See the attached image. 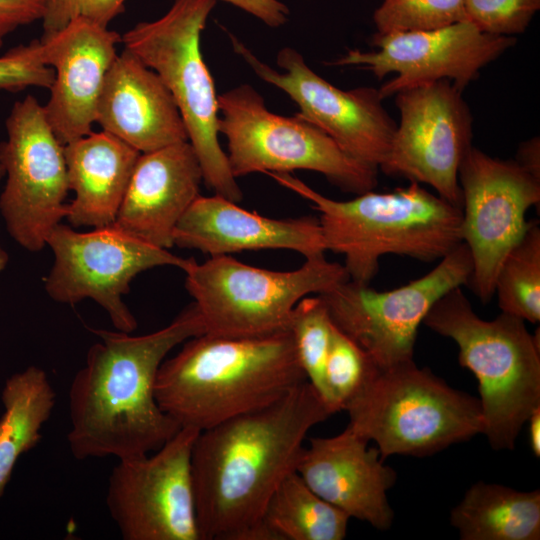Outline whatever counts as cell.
<instances>
[{
    "label": "cell",
    "mask_w": 540,
    "mask_h": 540,
    "mask_svg": "<svg viewBox=\"0 0 540 540\" xmlns=\"http://www.w3.org/2000/svg\"><path fill=\"white\" fill-rule=\"evenodd\" d=\"M334 412L304 381L284 397L200 431L191 466L200 540H272L267 504L309 430Z\"/></svg>",
    "instance_id": "obj_1"
},
{
    "label": "cell",
    "mask_w": 540,
    "mask_h": 540,
    "mask_svg": "<svg viewBox=\"0 0 540 540\" xmlns=\"http://www.w3.org/2000/svg\"><path fill=\"white\" fill-rule=\"evenodd\" d=\"M93 332L100 340L89 348L68 393L72 455L120 460L156 451L181 429L156 401L157 373L173 348L206 333L196 305L149 334Z\"/></svg>",
    "instance_id": "obj_2"
},
{
    "label": "cell",
    "mask_w": 540,
    "mask_h": 540,
    "mask_svg": "<svg viewBox=\"0 0 540 540\" xmlns=\"http://www.w3.org/2000/svg\"><path fill=\"white\" fill-rule=\"evenodd\" d=\"M157 373L155 398L180 427L203 431L273 404L307 381L289 329L189 338Z\"/></svg>",
    "instance_id": "obj_3"
},
{
    "label": "cell",
    "mask_w": 540,
    "mask_h": 540,
    "mask_svg": "<svg viewBox=\"0 0 540 540\" xmlns=\"http://www.w3.org/2000/svg\"><path fill=\"white\" fill-rule=\"evenodd\" d=\"M312 203L326 251L344 256L349 280L369 284L388 254L440 260L462 242L461 208L410 182L390 192L373 190L346 201L328 198L290 173H266Z\"/></svg>",
    "instance_id": "obj_4"
},
{
    "label": "cell",
    "mask_w": 540,
    "mask_h": 540,
    "mask_svg": "<svg viewBox=\"0 0 540 540\" xmlns=\"http://www.w3.org/2000/svg\"><path fill=\"white\" fill-rule=\"evenodd\" d=\"M423 324L459 347V363L477 378L484 431L495 450H512L534 409L540 407L539 329L501 312L481 319L461 287L442 296Z\"/></svg>",
    "instance_id": "obj_5"
},
{
    "label": "cell",
    "mask_w": 540,
    "mask_h": 540,
    "mask_svg": "<svg viewBox=\"0 0 540 540\" xmlns=\"http://www.w3.org/2000/svg\"><path fill=\"white\" fill-rule=\"evenodd\" d=\"M348 426L377 444L381 459L428 456L484 431L479 399L414 360L374 367L344 409Z\"/></svg>",
    "instance_id": "obj_6"
},
{
    "label": "cell",
    "mask_w": 540,
    "mask_h": 540,
    "mask_svg": "<svg viewBox=\"0 0 540 540\" xmlns=\"http://www.w3.org/2000/svg\"><path fill=\"white\" fill-rule=\"evenodd\" d=\"M215 5L216 0H174L160 18L139 22L121 35V43L168 88L208 188L238 203L243 194L219 143L218 95L200 45Z\"/></svg>",
    "instance_id": "obj_7"
},
{
    "label": "cell",
    "mask_w": 540,
    "mask_h": 540,
    "mask_svg": "<svg viewBox=\"0 0 540 540\" xmlns=\"http://www.w3.org/2000/svg\"><path fill=\"white\" fill-rule=\"evenodd\" d=\"M218 106V130L226 138V155L235 178L257 172L310 170L356 195L377 186L378 168L348 154L299 113L282 116L269 111L251 85L242 84L219 95Z\"/></svg>",
    "instance_id": "obj_8"
},
{
    "label": "cell",
    "mask_w": 540,
    "mask_h": 540,
    "mask_svg": "<svg viewBox=\"0 0 540 540\" xmlns=\"http://www.w3.org/2000/svg\"><path fill=\"white\" fill-rule=\"evenodd\" d=\"M185 288L194 299L206 333L255 336L289 329L296 304L349 280L344 266L324 256L290 271L244 264L231 255L191 258Z\"/></svg>",
    "instance_id": "obj_9"
},
{
    "label": "cell",
    "mask_w": 540,
    "mask_h": 540,
    "mask_svg": "<svg viewBox=\"0 0 540 540\" xmlns=\"http://www.w3.org/2000/svg\"><path fill=\"white\" fill-rule=\"evenodd\" d=\"M473 269L461 242L427 274L389 291L347 280L320 295L337 328L379 368L413 360L419 326L432 306L456 287L468 285Z\"/></svg>",
    "instance_id": "obj_10"
},
{
    "label": "cell",
    "mask_w": 540,
    "mask_h": 540,
    "mask_svg": "<svg viewBox=\"0 0 540 540\" xmlns=\"http://www.w3.org/2000/svg\"><path fill=\"white\" fill-rule=\"evenodd\" d=\"M54 262L44 289L54 301L73 305L92 299L108 314L116 330L132 333L137 321L123 300L141 272L174 266L184 270L182 258L131 236L113 225L80 232L62 222L46 239Z\"/></svg>",
    "instance_id": "obj_11"
},
{
    "label": "cell",
    "mask_w": 540,
    "mask_h": 540,
    "mask_svg": "<svg viewBox=\"0 0 540 540\" xmlns=\"http://www.w3.org/2000/svg\"><path fill=\"white\" fill-rule=\"evenodd\" d=\"M5 124L0 162L7 179L0 213L11 238L25 250L38 252L66 217L64 144L52 130L44 106L32 95L14 103Z\"/></svg>",
    "instance_id": "obj_12"
},
{
    "label": "cell",
    "mask_w": 540,
    "mask_h": 540,
    "mask_svg": "<svg viewBox=\"0 0 540 540\" xmlns=\"http://www.w3.org/2000/svg\"><path fill=\"white\" fill-rule=\"evenodd\" d=\"M199 432L181 427L152 455L118 460L106 505L124 540H200L191 466Z\"/></svg>",
    "instance_id": "obj_13"
},
{
    "label": "cell",
    "mask_w": 540,
    "mask_h": 540,
    "mask_svg": "<svg viewBox=\"0 0 540 540\" xmlns=\"http://www.w3.org/2000/svg\"><path fill=\"white\" fill-rule=\"evenodd\" d=\"M462 193V242L473 269L468 285L488 303L499 267L524 235L526 212L540 203V179L515 160L491 157L471 146L458 171Z\"/></svg>",
    "instance_id": "obj_14"
},
{
    "label": "cell",
    "mask_w": 540,
    "mask_h": 540,
    "mask_svg": "<svg viewBox=\"0 0 540 540\" xmlns=\"http://www.w3.org/2000/svg\"><path fill=\"white\" fill-rule=\"evenodd\" d=\"M400 123L385 162V174L424 183L462 207L460 164L472 146V115L462 90L441 79L399 91Z\"/></svg>",
    "instance_id": "obj_15"
},
{
    "label": "cell",
    "mask_w": 540,
    "mask_h": 540,
    "mask_svg": "<svg viewBox=\"0 0 540 540\" xmlns=\"http://www.w3.org/2000/svg\"><path fill=\"white\" fill-rule=\"evenodd\" d=\"M230 39L234 51L260 79L285 92L297 104L302 117L348 154L375 168L385 162L397 124L382 105L378 89H339L315 73L291 47L278 51L276 63L283 71H277L233 35Z\"/></svg>",
    "instance_id": "obj_16"
},
{
    "label": "cell",
    "mask_w": 540,
    "mask_h": 540,
    "mask_svg": "<svg viewBox=\"0 0 540 540\" xmlns=\"http://www.w3.org/2000/svg\"><path fill=\"white\" fill-rule=\"evenodd\" d=\"M372 43L377 51L349 50L331 64L365 69L378 79L396 73L378 89L384 99L441 79L463 91L484 66L514 46L516 38L485 33L465 21L432 31L376 33Z\"/></svg>",
    "instance_id": "obj_17"
},
{
    "label": "cell",
    "mask_w": 540,
    "mask_h": 540,
    "mask_svg": "<svg viewBox=\"0 0 540 540\" xmlns=\"http://www.w3.org/2000/svg\"><path fill=\"white\" fill-rule=\"evenodd\" d=\"M43 61L54 80L44 105L47 120L62 144L92 132L106 74L117 56L121 35L78 18L41 37Z\"/></svg>",
    "instance_id": "obj_18"
},
{
    "label": "cell",
    "mask_w": 540,
    "mask_h": 540,
    "mask_svg": "<svg viewBox=\"0 0 540 540\" xmlns=\"http://www.w3.org/2000/svg\"><path fill=\"white\" fill-rule=\"evenodd\" d=\"M368 442L348 425L336 436L311 438L296 472L314 493L350 518L386 530L394 518L387 491L396 472Z\"/></svg>",
    "instance_id": "obj_19"
},
{
    "label": "cell",
    "mask_w": 540,
    "mask_h": 540,
    "mask_svg": "<svg viewBox=\"0 0 540 540\" xmlns=\"http://www.w3.org/2000/svg\"><path fill=\"white\" fill-rule=\"evenodd\" d=\"M202 181L189 141L140 153L113 226L154 246L173 247V232L200 196Z\"/></svg>",
    "instance_id": "obj_20"
},
{
    "label": "cell",
    "mask_w": 540,
    "mask_h": 540,
    "mask_svg": "<svg viewBox=\"0 0 540 540\" xmlns=\"http://www.w3.org/2000/svg\"><path fill=\"white\" fill-rule=\"evenodd\" d=\"M173 244L210 256L285 249L308 259L326 252L318 218H268L216 194L200 195L191 204L173 232Z\"/></svg>",
    "instance_id": "obj_21"
},
{
    "label": "cell",
    "mask_w": 540,
    "mask_h": 540,
    "mask_svg": "<svg viewBox=\"0 0 540 540\" xmlns=\"http://www.w3.org/2000/svg\"><path fill=\"white\" fill-rule=\"evenodd\" d=\"M96 123L140 153L188 141L183 119L162 79L125 48L106 74Z\"/></svg>",
    "instance_id": "obj_22"
},
{
    "label": "cell",
    "mask_w": 540,
    "mask_h": 540,
    "mask_svg": "<svg viewBox=\"0 0 540 540\" xmlns=\"http://www.w3.org/2000/svg\"><path fill=\"white\" fill-rule=\"evenodd\" d=\"M69 191L65 219L74 227L113 225L140 152L106 131L64 145Z\"/></svg>",
    "instance_id": "obj_23"
},
{
    "label": "cell",
    "mask_w": 540,
    "mask_h": 540,
    "mask_svg": "<svg viewBox=\"0 0 540 540\" xmlns=\"http://www.w3.org/2000/svg\"><path fill=\"white\" fill-rule=\"evenodd\" d=\"M462 540H539L540 490L479 481L450 514Z\"/></svg>",
    "instance_id": "obj_24"
},
{
    "label": "cell",
    "mask_w": 540,
    "mask_h": 540,
    "mask_svg": "<svg viewBox=\"0 0 540 540\" xmlns=\"http://www.w3.org/2000/svg\"><path fill=\"white\" fill-rule=\"evenodd\" d=\"M0 498L20 456L41 439V428L50 418L56 393L46 372L29 366L11 375L1 392Z\"/></svg>",
    "instance_id": "obj_25"
},
{
    "label": "cell",
    "mask_w": 540,
    "mask_h": 540,
    "mask_svg": "<svg viewBox=\"0 0 540 540\" xmlns=\"http://www.w3.org/2000/svg\"><path fill=\"white\" fill-rule=\"evenodd\" d=\"M350 517L290 473L271 496L264 523L272 540H342Z\"/></svg>",
    "instance_id": "obj_26"
},
{
    "label": "cell",
    "mask_w": 540,
    "mask_h": 540,
    "mask_svg": "<svg viewBox=\"0 0 540 540\" xmlns=\"http://www.w3.org/2000/svg\"><path fill=\"white\" fill-rule=\"evenodd\" d=\"M494 295L502 312L540 321V227L530 220L518 243L508 252L496 275Z\"/></svg>",
    "instance_id": "obj_27"
},
{
    "label": "cell",
    "mask_w": 540,
    "mask_h": 540,
    "mask_svg": "<svg viewBox=\"0 0 540 540\" xmlns=\"http://www.w3.org/2000/svg\"><path fill=\"white\" fill-rule=\"evenodd\" d=\"M333 327L327 305L320 295L302 298L294 307L289 323L299 363L307 381L322 398Z\"/></svg>",
    "instance_id": "obj_28"
},
{
    "label": "cell",
    "mask_w": 540,
    "mask_h": 540,
    "mask_svg": "<svg viewBox=\"0 0 540 540\" xmlns=\"http://www.w3.org/2000/svg\"><path fill=\"white\" fill-rule=\"evenodd\" d=\"M377 33L432 31L468 21L464 0H383L375 10Z\"/></svg>",
    "instance_id": "obj_29"
},
{
    "label": "cell",
    "mask_w": 540,
    "mask_h": 540,
    "mask_svg": "<svg viewBox=\"0 0 540 540\" xmlns=\"http://www.w3.org/2000/svg\"><path fill=\"white\" fill-rule=\"evenodd\" d=\"M375 366L369 355L334 324L324 369L323 396L334 413L344 409Z\"/></svg>",
    "instance_id": "obj_30"
},
{
    "label": "cell",
    "mask_w": 540,
    "mask_h": 540,
    "mask_svg": "<svg viewBox=\"0 0 540 540\" xmlns=\"http://www.w3.org/2000/svg\"><path fill=\"white\" fill-rule=\"evenodd\" d=\"M468 21L480 31L512 36L522 33L540 8V0H464Z\"/></svg>",
    "instance_id": "obj_31"
},
{
    "label": "cell",
    "mask_w": 540,
    "mask_h": 540,
    "mask_svg": "<svg viewBox=\"0 0 540 540\" xmlns=\"http://www.w3.org/2000/svg\"><path fill=\"white\" fill-rule=\"evenodd\" d=\"M53 80L54 70L43 61L40 39L17 45L0 56V90L49 89Z\"/></svg>",
    "instance_id": "obj_32"
},
{
    "label": "cell",
    "mask_w": 540,
    "mask_h": 540,
    "mask_svg": "<svg viewBox=\"0 0 540 540\" xmlns=\"http://www.w3.org/2000/svg\"><path fill=\"white\" fill-rule=\"evenodd\" d=\"M127 0H44L43 34L47 37L82 18L102 27L125 11Z\"/></svg>",
    "instance_id": "obj_33"
},
{
    "label": "cell",
    "mask_w": 540,
    "mask_h": 540,
    "mask_svg": "<svg viewBox=\"0 0 540 540\" xmlns=\"http://www.w3.org/2000/svg\"><path fill=\"white\" fill-rule=\"evenodd\" d=\"M44 0H0V48L17 28L42 20Z\"/></svg>",
    "instance_id": "obj_34"
},
{
    "label": "cell",
    "mask_w": 540,
    "mask_h": 540,
    "mask_svg": "<svg viewBox=\"0 0 540 540\" xmlns=\"http://www.w3.org/2000/svg\"><path fill=\"white\" fill-rule=\"evenodd\" d=\"M256 17L267 26L278 28L289 16L288 7L279 0H222Z\"/></svg>",
    "instance_id": "obj_35"
},
{
    "label": "cell",
    "mask_w": 540,
    "mask_h": 540,
    "mask_svg": "<svg viewBox=\"0 0 540 540\" xmlns=\"http://www.w3.org/2000/svg\"><path fill=\"white\" fill-rule=\"evenodd\" d=\"M531 175L540 179V145L539 138L523 142L518 149L515 160Z\"/></svg>",
    "instance_id": "obj_36"
},
{
    "label": "cell",
    "mask_w": 540,
    "mask_h": 540,
    "mask_svg": "<svg viewBox=\"0 0 540 540\" xmlns=\"http://www.w3.org/2000/svg\"><path fill=\"white\" fill-rule=\"evenodd\" d=\"M529 423V445L534 456H540V407H537L530 414Z\"/></svg>",
    "instance_id": "obj_37"
},
{
    "label": "cell",
    "mask_w": 540,
    "mask_h": 540,
    "mask_svg": "<svg viewBox=\"0 0 540 540\" xmlns=\"http://www.w3.org/2000/svg\"><path fill=\"white\" fill-rule=\"evenodd\" d=\"M5 175L4 168L0 162V179ZM9 262V256L6 250L0 245V272H2Z\"/></svg>",
    "instance_id": "obj_38"
}]
</instances>
